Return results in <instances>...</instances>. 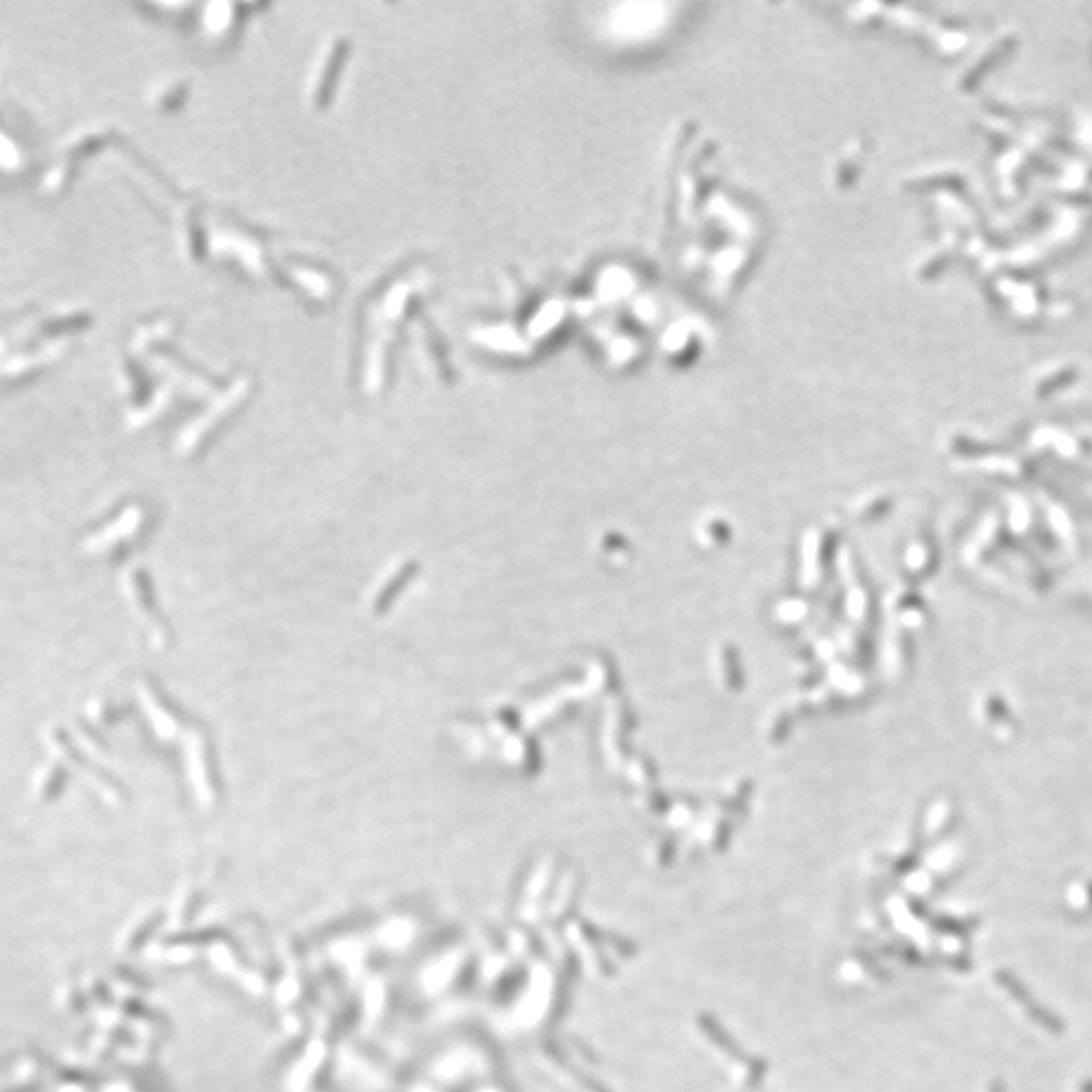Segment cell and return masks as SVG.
<instances>
[{"label": "cell", "instance_id": "cell-1", "mask_svg": "<svg viewBox=\"0 0 1092 1092\" xmlns=\"http://www.w3.org/2000/svg\"><path fill=\"white\" fill-rule=\"evenodd\" d=\"M82 326L75 312L57 310H29L0 320V381H23L55 365Z\"/></svg>", "mask_w": 1092, "mask_h": 1092}, {"label": "cell", "instance_id": "cell-2", "mask_svg": "<svg viewBox=\"0 0 1092 1092\" xmlns=\"http://www.w3.org/2000/svg\"><path fill=\"white\" fill-rule=\"evenodd\" d=\"M27 148L9 123L0 120V173L17 175L27 168Z\"/></svg>", "mask_w": 1092, "mask_h": 1092}, {"label": "cell", "instance_id": "cell-3", "mask_svg": "<svg viewBox=\"0 0 1092 1092\" xmlns=\"http://www.w3.org/2000/svg\"><path fill=\"white\" fill-rule=\"evenodd\" d=\"M68 785V771L61 765H49L36 781V797L43 803H54Z\"/></svg>", "mask_w": 1092, "mask_h": 1092}]
</instances>
